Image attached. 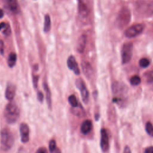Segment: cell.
Instances as JSON below:
<instances>
[{
    "mask_svg": "<svg viewBox=\"0 0 153 153\" xmlns=\"http://www.w3.org/2000/svg\"><path fill=\"white\" fill-rule=\"evenodd\" d=\"M78 9L79 16L86 17L90 13V5L88 0H78Z\"/></svg>",
    "mask_w": 153,
    "mask_h": 153,
    "instance_id": "8",
    "label": "cell"
},
{
    "mask_svg": "<svg viewBox=\"0 0 153 153\" xmlns=\"http://www.w3.org/2000/svg\"><path fill=\"white\" fill-rule=\"evenodd\" d=\"M86 42H87V37L85 35H81L78 40V42H77V45H76V48H77V51L79 53H83L85 46H86Z\"/></svg>",
    "mask_w": 153,
    "mask_h": 153,
    "instance_id": "13",
    "label": "cell"
},
{
    "mask_svg": "<svg viewBox=\"0 0 153 153\" xmlns=\"http://www.w3.org/2000/svg\"><path fill=\"white\" fill-rule=\"evenodd\" d=\"M4 42L2 41H0V53L1 54H4Z\"/></svg>",
    "mask_w": 153,
    "mask_h": 153,
    "instance_id": "30",
    "label": "cell"
},
{
    "mask_svg": "<svg viewBox=\"0 0 153 153\" xmlns=\"http://www.w3.org/2000/svg\"><path fill=\"white\" fill-rule=\"evenodd\" d=\"M145 153H153V146H149L145 149Z\"/></svg>",
    "mask_w": 153,
    "mask_h": 153,
    "instance_id": "29",
    "label": "cell"
},
{
    "mask_svg": "<svg viewBox=\"0 0 153 153\" xmlns=\"http://www.w3.org/2000/svg\"><path fill=\"white\" fill-rule=\"evenodd\" d=\"M84 74L88 78L91 77L93 74V70L91 65L87 62H83L81 65Z\"/></svg>",
    "mask_w": 153,
    "mask_h": 153,
    "instance_id": "14",
    "label": "cell"
},
{
    "mask_svg": "<svg viewBox=\"0 0 153 153\" xmlns=\"http://www.w3.org/2000/svg\"><path fill=\"white\" fill-rule=\"evenodd\" d=\"M36 153H48V152H47V150L46 148L42 147V148H39L37 150Z\"/></svg>",
    "mask_w": 153,
    "mask_h": 153,
    "instance_id": "28",
    "label": "cell"
},
{
    "mask_svg": "<svg viewBox=\"0 0 153 153\" xmlns=\"http://www.w3.org/2000/svg\"><path fill=\"white\" fill-rule=\"evenodd\" d=\"M20 133L21 140L23 143L28 142L29 139V128L27 124L22 123L20 126Z\"/></svg>",
    "mask_w": 153,
    "mask_h": 153,
    "instance_id": "10",
    "label": "cell"
},
{
    "mask_svg": "<svg viewBox=\"0 0 153 153\" xmlns=\"http://www.w3.org/2000/svg\"><path fill=\"white\" fill-rule=\"evenodd\" d=\"M75 84H76L77 88L80 91L82 99L83 102L85 103H87L88 102V99H89V93H88V91L87 89V87L84 84V82L83 81V80L81 78H78L76 79Z\"/></svg>",
    "mask_w": 153,
    "mask_h": 153,
    "instance_id": "7",
    "label": "cell"
},
{
    "mask_svg": "<svg viewBox=\"0 0 153 153\" xmlns=\"http://www.w3.org/2000/svg\"><path fill=\"white\" fill-rule=\"evenodd\" d=\"M133 54V44L130 42H126L121 49V60L123 64L128 63Z\"/></svg>",
    "mask_w": 153,
    "mask_h": 153,
    "instance_id": "5",
    "label": "cell"
},
{
    "mask_svg": "<svg viewBox=\"0 0 153 153\" xmlns=\"http://www.w3.org/2000/svg\"><path fill=\"white\" fill-rule=\"evenodd\" d=\"M123 153H131V150H130V147L126 146L124 149V151H123Z\"/></svg>",
    "mask_w": 153,
    "mask_h": 153,
    "instance_id": "32",
    "label": "cell"
},
{
    "mask_svg": "<svg viewBox=\"0 0 153 153\" xmlns=\"http://www.w3.org/2000/svg\"><path fill=\"white\" fill-rule=\"evenodd\" d=\"M148 3H143L139 6V7H141L142 11H143L144 13H145L148 15H152L153 14V0L148 2Z\"/></svg>",
    "mask_w": 153,
    "mask_h": 153,
    "instance_id": "15",
    "label": "cell"
},
{
    "mask_svg": "<svg viewBox=\"0 0 153 153\" xmlns=\"http://www.w3.org/2000/svg\"><path fill=\"white\" fill-rule=\"evenodd\" d=\"M16 88L14 85L12 84H8L5 90V97L8 100H12L16 94Z\"/></svg>",
    "mask_w": 153,
    "mask_h": 153,
    "instance_id": "12",
    "label": "cell"
},
{
    "mask_svg": "<svg viewBox=\"0 0 153 153\" xmlns=\"http://www.w3.org/2000/svg\"><path fill=\"white\" fill-rule=\"evenodd\" d=\"M14 143L12 133L8 128L2 129L1 132V148L3 151L9 150Z\"/></svg>",
    "mask_w": 153,
    "mask_h": 153,
    "instance_id": "3",
    "label": "cell"
},
{
    "mask_svg": "<svg viewBox=\"0 0 153 153\" xmlns=\"http://www.w3.org/2000/svg\"><path fill=\"white\" fill-rule=\"evenodd\" d=\"M100 147L103 151H107L109 148V137L105 129L102 128L100 132Z\"/></svg>",
    "mask_w": 153,
    "mask_h": 153,
    "instance_id": "9",
    "label": "cell"
},
{
    "mask_svg": "<svg viewBox=\"0 0 153 153\" xmlns=\"http://www.w3.org/2000/svg\"><path fill=\"white\" fill-rule=\"evenodd\" d=\"M68 100H69V103L73 108H75V107H76L78 106V103L76 98L74 95L72 94V95L69 96L68 97Z\"/></svg>",
    "mask_w": 153,
    "mask_h": 153,
    "instance_id": "23",
    "label": "cell"
},
{
    "mask_svg": "<svg viewBox=\"0 0 153 153\" xmlns=\"http://www.w3.org/2000/svg\"><path fill=\"white\" fill-rule=\"evenodd\" d=\"M4 115L6 121L9 123H14L17 120L20 115V111L15 102H10L6 105Z\"/></svg>",
    "mask_w": 153,
    "mask_h": 153,
    "instance_id": "1",
    "label": "cell"
},
{
    "mask_svg": "<svg viewBox=\"0 0 153 153\" xmlns=\"http://www.w3.org/2000/svg\"><path fill=\"white\" fill-rule=\"evenodd\" d=\"M92 128V122L90 120H86L81 124V131L84 134H88Z\"/></svg>",
    "mask_w": 153,
    "mask_h": 153,
    "instance_id": "16",
    "label": "cell"
},
{
    "mask_svg": "<svg viewBox=\"0 0 153 153\" xmlns=\"http://www.w3.org/2000/svg\"><path fill=\"white\" fill-rule=\"evenodd\" d=\"M112 92L116 102H124L127 93V87L125 84L120 82H115L112 84Z\"/></svg>",
    "mask_w": 153,
    "mask_h": 153,
    "instance_id": "2",
    "label": "cell"
},
{
    "mask_svg": "<svg viewBox=\"0 0 153 153\" xmlns=\"http://www.w3.org/2000/svg\"><path fill=\"white\" fill-rule=\"evenodd\" d=\"M139 65L142 67V68H146L148 67L149 64H150V62L149 60L146 59V58H142L140 60H139Z\"/></svg>",
    "mask_w": 153,
    "mask_h": 153,
    "instance_id": "25",
    "label": "cell"
},
{
    "mask_svg": "<svg viewBox=\"0 0 153 153\" xmlns=\"http://www.w3.org/2000/svg\"><path fill=\"white\" fill-rule=\"evenodd\" d=\"M17 153H24V152H23V151H22V150H21V151H19V152H17Z\"/></svg>",
    "mask_w": 153,
    "mask_h": 153,
    "instance_id": "37",
    "label": "cell"
},
{
    "mask_svg": "<svg viewBox=\"0 0 153 153\" xmlns=\"http://www.w3.org/2000/svg\"><path fill=\"white\" fill-rule=\"evenodd\" d=\"M38 76H34L33 79V85L35 87H37V83H38Z\"/></svg>",
    "mask_w": 153,
    "mask_h": 153,
    "instance_id": "31",
    "label": "cell"
},
{
    "mask_svg": "<svg viewBox=\"0 0 153 153\" xmlns=\"http://www.w3.org/2000/svg\"><path fill=\"white\" fill-rule=\"evenodd\" d=\"M145 77L147 82L153 86V71L146 72L145 74Z\"/></svg>",
    "mask_w": 153,
    "mask_h": 153,
    "instance_id": "21",
    "label": "cell"
},
{
    "mask_svg": "<svg viewBox=\"0 0 153 153\" xmlns=\"http://www.w3.org/2000/svg\"><path fill=\"white\" fill-rule=\"evenodd\" d=\"M44 88L46 93V100L49 109L51 108V92L49 89L48 85L46 83L44 84Z\"/></svg>",
    "mask_w": 153,
    "mask_h": 153,
    "instance_id": "18",
    "label": "cell"
},
{
    "mask_svg": "<svg viewBox=\"0 0 153 153\" xmlns=\"http://www.w3.org/2000/svg\"><path fill=\"white\" fill-rule=\"evenodd\" d=\"M67 65L69 69L72 70L76 75H78L79 74V69L78 64L74 56H71L68 57L67 60Z\"/></svg>",
    "mask_w": 153,
    "mask_h": 153,
    "instance_id": "11",
    "label": "cell"
},
{
    "mask_svg": "<svg viewBox=\"0 0 153 153\" xmlns=\"http://www.w3.org/2000/svg\"><path fill=\"white\" fill-rule=\"evenodd\" d=\"M5 26H6V25H5V23H4V22L1 23H0V30H1L2 28L5 27Z\"/></svg>",
    "mask_w": 153,
    "mask_h": 153,
    "instance_id": "35",
    "label": "cell"
},
{
    "mask_svg": "<svg viewBox=\"0 0 153 153\" xmlns=\"http://www.w3.org/2000/svg\"><path fill=\"white\" fill-rule=\"evenodd\" d=\"M3 16H4V12L2 10L0 9V19L2 18L3 17Z\"/></svg>",
    "mask_w": 153,
    "mask_h": 153,
    "instance_id": "36",
    "label": "cell"
},
{
    "mask_svg": "<svg viewBox=\"0 0 153 153\" xmlns=\"http://www.w3.org/2000/svg\"><path fill=\"white\" fill-rule=\"evenodd\" d=\"M3 33L6 35H8V34L10 33V27H6V29L4 30Z\"/></svg>",
    "mask_w": 153,
    "mask_h": 153,
    "instance_id": "33",
    "label": "cell"
},
{
    "mask_svg": "<svg viewBox=\"0 0 153 153\" xmlns=\"http://www.w3.org/2000/svg\"><path fill=\"white\" fill-rule=\"evenodd\" d=\"M51 153H61V152H60V150L57 147L54 150L51 151Z\"/></svg>",
    "mask_w": 153,
    "mask_h": 153,
    "instance_id": "34",
    "label": "cell"
},
{
    "mask_svg": "<svg viewBox=\"0 0 153 153\" xmlns=\"http://www.w3.org/2000/svg\"><path fill=\"white\" fill-rule=\"evenodd\" d=\"M8 8L13 12L17 13L19 10V5L17 0H5Z\"/></svg>",
    "mask_w": 153,
    "mask_h": 153,
    "instance_id": "17",
    "label": "cell"
},
{
    "mask_svg": "<svg viewBox=\"0 0 153 153\" xmlns=\"http://www.w3.org/2000/svg\"><path fill=\"white\" fill-rule=\"evenodd\" d=\"M37 98L38 99V100L41 102H42L43 100V99H44V95L42 94V92L41 91H38V93H37Z\"/></svg>",
    "mask_w": 153,
    "mask_h": 153,
    "instance_id": "27",
    "label": "cell"
},
{
    "mask_svg": "<svg viewBox=\"0 0 153 153\" xmlns=\"http://www.w3.org/2000/svg\"><path fill=\"white\" fill-rule=\"evenodd\" d=\"M141 82V79L138 75H133L130 79V82L132 85L136 86L139 85Z\"/></svg>",
    "mask_w": 153,
    "mask_h": 153,
    "instance_id": "22",
    "label": "cell"
},
{
    "mask_svg": "<svg viewBox=\"0 0 153 153\" xmlns=\"http://www.w3.org/2000/svg\"><path fill=\"white\" fill-rule=\"evenodd\" d=\"M144 29V26L140 23H137L128 27L125 31L124 34L127 38H132L141 33Z\"/></svg>",
    "mask_w": 153,
    "mask_h": 153,
    "instance_id": "6",
    "label": "cell"
},
{
    "mask_svg": "<svg viewBox=\"0 0 153 153\" xmlns=\"http://www.w3.org/2000/svg\"><path fill=\"white\" fill-rule=\"evenodd\" d=\"M51 28V20L50 16L47 14L44 17V31L45 32H48Z\"/></svg>",
    "mask_w": 153,
    "mask_h": 153,
    "instance_id": "20",
    "label": "cell"
},
{
    "mask_svg": "<svg viewBox=\"0 0 153 153\" xmlns=\"http://www.w3.org/2000/svg\"><path fill=\"white\" fill-rule=\"evenodd\" d=\"M131 19V13L127 8H123L118 13L115 20V24L120 29L126 27Z\"/></svg>",
    "mask_w": 153,
    "mask_h": 153,
    "instance_id": "4",
    "label": "cell"
},
{
    "mask_svg": "<svg viewBox=\"0 0 153 153\" xmlns=\"http://www.w3.org/2000/svg\"><path fill=\"white\" fill-rule=\"evenodd\" d=\"M57 148L56 143L54 140H51L49 142V149L51 151L54 150Z\"/></svg>",
    "mask_w": 153,
    "mask_h": 153,
    "instance_id": "26",
    "label": "cell"
},
{
    "mask_svg": "<svg viewBox=\"0 0 153 153\" xmlns=\"http://www.w3.org/2000/svg\"><path fill=\"white\" fill-rule=\"evenodd\" d=\"M16 60H17V56L14 53H11L8 56V65L10 68L13 67L16 63Z\"/></svg>",
    "mask_w": 153,
    "mask_h": 153,
    "instance_id": "19",
    "label": "cell"
},
{
    "mask_svg": "<svg viewBox=\"0 0 153 153\" xmlns=\"http://www.w3.org/2000/svg\"><path fill=\"white\" fill-rule=\"evenodd\" d=\"M145 130L146 133L150 136L153 137V125L151 122H147L145 126Z\"/></svg>",
    "mask_w": 153,
    "mask_h": 153,
    "instance_id": "24",
    "label": "cell"
}]
</instances>
